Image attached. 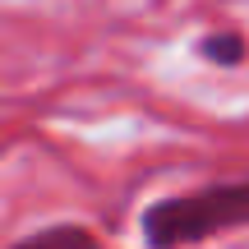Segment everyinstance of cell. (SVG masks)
I'll return each instance as SVG.
<instances>
[{
	"label": "cell",
	"instance_id": "6da1fadb",
	"mask_svg": "<svg viewBox=\"0 0 249 249\" xmlns=\"http://www.w3.org/2000/svg\"><path fill=\"white\" fill-rule=\"evenodd\" d=\"M143 245L148 249H189L213 235L249 226V180H222V185L171 194L143 208Z\"/></svg>",
	"mask_w": 249,
	"mask_h": 249
},
{
	"label": "cell",
	"instance_id": "7a4b0ae2",
	"mask_svg": "<svg viewBox=\"0 0 249 249\" xmlns=\"http://www.w3.org/2000/svg\"><path fill=\"white\" fill-rule=\"evenodd\" d=\"M9 249H97V235H92L88 226L65 222V226H46V231L28 235V240H18Z\"/></svg>",
	"mask_w": 249,
	"mask_h": 249
},
{
	"label": "cell",
	"instance_id": "3957f363",
	"mask_svg": "<svg viewBox=\"0 0 249 249\" xmlns=\"http://www.w3.org/2000/svg\"><path fill=\"white\" fill-rule=\"evenodd\" d=\"M245 37L240 33H213V37H203L198 42V55H203L208 65H217V70H231V65H240L245 60Z\"/></svg>",
	"mask_w": 249,
	"mask_h": 249
}]
</instances>
